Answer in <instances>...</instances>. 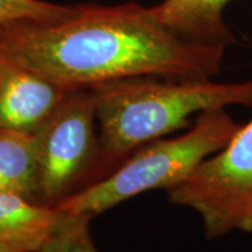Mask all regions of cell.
Instances as JSON below:
<instances>
[{
	"mask_svg": "<svg viewBox=\"0 0 252 252\" xmlns=\"http://www.w3.org/2000/svg\"><path fill=\"white\" fill-rule=\"evenodd\" d=\"M240 126L225 108L200 112L188 132L144 144L105 178L63 200L56 209L94 219L143 192L167 190L221 150Z\"/></svg>",
	"mask_w": 252,
	"mask_h": 252,
	"instance_id": "3957f363",
	"label": "cell"
},
{
	"mask_svg": "<svg viewBox=\"0 0 252 252\" xmlns=\"http://www.w3.org/2000/svg\"><path fill=\"white\" fill-rule=\"evenodd\" d=\"M90 216L67 215L46 235L38 252H99L90 231Z\"/></svg>",
	"mask_w": 252,
	"mask_h": 252,
	"instance_id": "30bf717a",
	"label": "cell"
},
{
	"mask_svg": "<svg viewBox=\"0 0 252 252\" xmlns=\"http://www.w3.org/2000/svg\"><path fill=\"white\" fill-rule=\"evenodd\" d=\"M66 216L56 207L38 205L28 199L0 192V237L49 234Z\"/></svg>",
	"mask_w": 252,
	"mask_h": 252,
	"instance_id": "9c48e42d",
	"label": "cell"
},
{
	"mask_svg": "<svg viewBox=\"0 0 252 252\" xmlns=\"http://www.w3.org/2000/svg\"><path fill=\"white\" fill-rule=\"evenodd\" d=\"M231 0H162L153 6L165 27L196 45L227 49L237 42L225 24L224 9Z\"/></svg>",
	"mask_w": 252,
	"mask_h": 252,
	"instance_id": "52a82bcc",
	"label": "cell"
},
{
	"mask_svg": "<svg viewBox=\"0 0 252 252\" xmlns=\"http://www.w3.org/2000/svg\"><path fill=\"white\" fill-rule=\"evenodd\" d=\"M48 234L0 237V252H38Z\"/></svg>",
	"mask_w": 252,
	"mask_h": 252,
	"instance_id": "7c38bea8",
	"label": "cell"
},
{
	"mask_svg": "<svg viewBox=\"0 0 252 252\" xmlns=\"http://www.w3.org/2000/svg\"><path fill=\"white\" fill-rule=\"evenodd\" d=\"M225 49L190 44L139 3H79L61 20H21L0 26V58L67 90L157 76L213 79Z\"/></svg>",
	"mask_w": 252,
	"mask_h": 252,
	"instance_id": "6da1fadb",
	"label": "cell"
},
{
	"mask_svg": "<svg viewBox=\"0 0 252 252\" xmlns=\"http://www.w3.org/2000/svg\"><path fill=\"white\" fill-rule=\"evenodd\" d=\"M69 91L39 73L0 58V129L35 135Z\"/></svg>",
	"mask_w": 252,
	"mask_h": 252,
	"instance_id": "8992f818",
	"label": "cell"
},
{
	"mask_svg": "<svg viewBox=\"0 0 252 252\" xmlns=\"http://www.w3.org/2000/svg\"><path fill=\"white\" fill-rule=\"evenodd\" d=\"M172 205L195 210L207 240L252 233V119L221 150L167 189Z\"/></svg>",
	"mask_w": 252,
	"mask_h": 252,
	"instance_id": "5b68a950",
	"label": "cell"
},
{
	"mask_svg": "<svg viewBox=\"0 0 252 252\" xmlns=\"http://www.w3.org/2000/svg\"><path fill=\"white\" fill-rule=\"evenodd\" d=\"M91 89L97 102L104 178L142 146L185 127L192 115L230 105L252 107V80L136 76Z\"/></svg>",
	"mask_w": 252,
	"mask_h": 252,
	"instance_id": "7a4b0ae2",
	"label": "cell"
},
{
	"mask_svg": "<svg viewBox=\"0 0 252 252\" xmlns=\"http://www.w3.org/2000/svg\"><path fill=\"white\" fill-rule=\"evenodd\" d=\"M38 203L56 207L104 178L93 89H74L35 133Z\"/></svg>",
	"mask_w": 252,
	"mask_h": 252,
	"instance_id": "277c9868",
	"label": "cell"
},
{
	"mask_svg": "<svg viewBox=\"0 0 252 252\" xmlns=\"http://www.w3.org/2000/svg\"><path fill=\"white\" fill-rule=\"evenodd\" d=\"M0 192L18 195L38 203L35 135L0 129Z\"/></svg>",
	"mask_w": 252,
	"mask_h": 252,
	"instance_id": "ba28073f",
	"label": "cell"
},
{
	"mask_svg": "<svg viewBox=\"0 0 252 252\" xmlns=\"http://www.w3.org/2000/svg\"><path fill=\"white\" fill-rule=\"evenodd\" d=\"M76 4L45 0H0V26L21 20H61L74 13Z\"/></svg>",
	"mask_w": 252,
	"mask_h": 252,
	"instance_id": "8fae6325",
	"label": "cell"
}]
</instances>
